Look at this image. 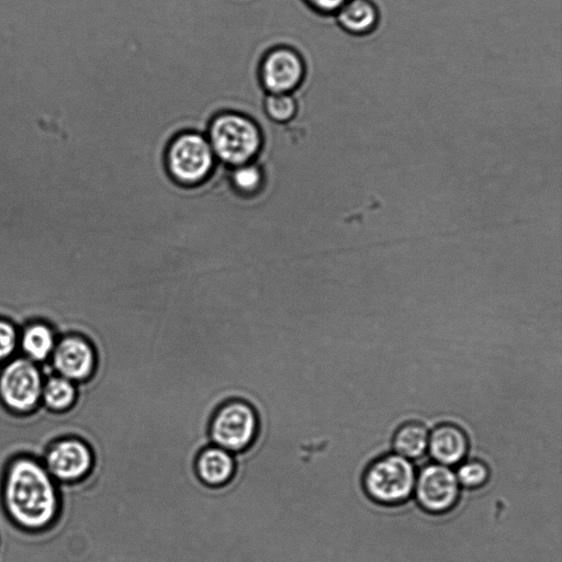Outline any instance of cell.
<instances>
[{"label":"cell","instance_id":"30bf717a","mask_svg":"<svg viewBox=\"0 0 562 562\" xmlns=\"http://www.w3.org/2000/svg\"><path fill=\"white\" fill-rule=\"evenodd\" d=\"M51 358L55 372L75 384L86 381L95 373L97 364L95 347L83 336L63 337L59 343H56Z\"/></svg>","mask_w":562,"mask_h":562},{"label":"cell","instance_id":"52a82bcc","mask_svg":"<svg viewBox=\"0 0 562 562\" xmlns=\"http://www.w3.org/2000/svg\"><path fill=\"white\" fill-rule=\"evenodd\" d=\"M306 75L301 55L288 47L268 51L260 66V80L267 94H292Z\"/></svg>","mask_w":562,"mask_h":562},{"label":"cell","instance_id":"9a60e30c","mask_svg":"<svg viewBox=\"0 0 562 562\" xmlns=\"http://www.w3.org/2000/svg\"><path fill=\"white\" fill-rule=\"evenodd\" d=\"M77 401L75 382L59 375L44 380L41 402L49 410L59 413L71 409Z\"/></svg>","mask_w":562,"mask_h":562},{"label":"cell","instance_id":"6da1fadb","mask_svg":"<svg viewBox=\"0 0 562 562\" xmlns=\"http://www.w3.org/2000/svg\"><path fill=\"white\" fill-rule=\"evenodd\" d=\"M3 501L10 520L26 531L44 530L60 512L55 480L39 460L27 456L9 463L3 481Z\"/></svg>","mask_w":562,"mask_h":562},{"label":"cell","instance_id":"3957f363","mask_svg":"<svg viewBox=\"0 0 562 562\" xmlns=\"http://www.w3.org/2000/svg\"><path fill=\"white\" fill-rule=\"evenodd\" d=\"M218 161L206 134L179 133L165 153V165L173 181L184 187H196L208 181Z\"/></svg>","mask_w":562,"mask_h":562},{"label":"cell","instance_id":"44dd1931","mask_svg":"<svg viewBox=\"0 0 562 562\" xmlns=\"http://www.w3.org/2000/svg\"><path fill=\"white\" fill-rule=\"evenodd\" d=\"M313 11L323 17H334L348 0H303Z\"/></svg>","mask_w":562,"mask_h":562},{"label":"cell","instance_id":"e0dca14e","mask_svg":"<svg viewBox=\"0 0 562 562\" xmlns=\"http://www.w3.org/2000/svg\"><path fill=\"white\" fill-rule=\"evenodd\" d=\"M230 182L236 193L252 197L261 193L266 183L264 168L260 162L230 167Z\"/></svg>","mask_w":562,"mask_h":562},{"label":"cell","instance_id":"ac0fdd59","mask_svg":"<svg viewBox=\"0 0 562 562\" xmlns=\"http://www.w3.org/2000/svg\"><path fill=\"white\" fill-rule=\"evenodd\" d=\"M263 108L266 117L275 123H287L298 112L297 100L292 94H267Z\"/></svg>","mask_w":562,"mask_h":562},{"label":"cell","instance_id":"d6986e66","mask_svg":"<svg viewBox=\"0 0 562 562\" xmlns=\"http://www.w3.org/2000/svg\"><path fill=\"white\" fill-rule=\"evenodd\" d=\"M457 479L459 485L467 488H479L485 485L489 479V470L480 462H470L458 470Z\"/></svg>","mask_w":562,"mask_h":562},{"label":"cell","instance_id":"277c9868","mask_svg":"<svg viewBox=\"0 0 562 562\" xmlns=\"http://www.w3.org/2000/svg\"><path fill=\"white\" fill-rule=\"evenodd\" d=\"M417 482L410 460L400 455H388L370 465L364 476L368 497L377 503L396 505L406 502Z\"/></svg>","mask_w":562,"mask_h":562},{"label":"cell","instance_id":"8992f818","mask_svg":"<svg viewBox=\"0 0 562 562\" xmlns=\"http://www.w3.org/2000/svg\"><path fill=\"white\" fill-rule=\"evenodd\" d=\"M258 432V418L249 403L231 401L217 411L211 420V440L229 453L249 448Z\"/></svg>","mask_w":562,"mask_h":562},{"label":"cell","instance_id":"2e32d148","mask_svg":"<svg viewBox=\"0 0 562 562\" xmlns=\"http://www.w3.org/2000/svg\"><path fill=\"white\" fill-rule=\"evenodd\" d=\"M429 432L420 423H408L400 427L393 440L397 455L417 459L424 455L429 446Z\"/></svg>","mask_w":562,"mask_h":562},{"label":"cell","instance_id":"ffe728a7","mask_svg":"<svg viewBox=\"0 0 562 562\" xmlns=\"http://www.w3.org/2000/svg\"><path fill=\"white\" fill-rule=\"evenodd\" d=\"M18 345V333L13 324L0 320V363L13 356Z\"/></svg>","mask_w":562,"mask_h":562},{"label":"cell","instance_id":"5b68a950","mask_svg":"<svg viewBox=\"0 0 562 562\" xmlns=\"http://www.w3.org/2000/svg\"><path fill=\"white\" fill-rule=\"evenodd\" d=\"M43 384L38 364L26 357L13 359L0 372V402L11 412L30 413L41 402Z\"/></svg>","mask_w":562,"mask_h":562},{"label":"cell","instance_id":"4fadbf2b","mask_svg":"<svg viewBox=\"0 0 562 562\" xmlns=\"http://www.w3.org/2000/svg\"><path fill=\"white\" fill-rule=\"evenodd\" d=\"M199 479L208 487H222L233 478L235 462L232 455L220 447H208L196 462Z\"/></svg>","mask_w":562,"mask_h":562},{"label":"cell","instance_id":"9c48e42d","mask_svg":"<svg viewBox=\"0 0 562 562\" xmlns=\"http://www.w3.org/2000/svg\"><path fill=\"white\" fill-rule=\"evenodd\" d=\"M414 490L421 507L433 514L451 511L459 498L457 476L443 465L425 467L415 482Z\"/></svg>","mask_w":562,"mask_h":562},{"label":"cell","instance_id":"ba28073f","mask_svg":"<svg viewBox=\"0 0 562 562\" xmlns=\"http://www.w3.org/2000/svg\"><path fill=\"white\" fill-rule=\"evenodd\" d=\"M43 465L54 480L76 482L91 474L94 454L84 441L63 438L50 446Z\"/></svg>","mask_w":562,"mask_h":562},{"label":"cell","instance_id":"8fae6325","mask_svg":"<svg viewBox=\"0 0 562 562\" xmlns=\"http://www.w3.org/2000/svg\"><path fill=\"white\" fill-rule=\"evenodd\" d=\"M333 19L347 35L366 37L377 30L380 10L373 0H348Z\"/></svg>","mask_w":562,"mask_h":562},{"label":"cell","instance_id":"7c38bea8","mask_svg":"<svg viewBox=\"0 0 562 562\" xmlns=\"http://www.w3.org/2000/svg\"><path fill=\"white\" fill-rule=\"evenodd\" d=\"M430 451L437 463L454 466L462 463L468 452L465 432L453 424H443L431 434Z\"/></svg>","mask_w":562,"mask_h":562},{"label":"cell","instance_id":"5bb4252c","mask_svg":"<svg viewBox=\"0 0 562 562\" xmlns=\"http://www.w3.org/2000/svg\"><path fill=\"white\" fill-rule=\"evenodd\" d=\"M20 343L26 358L36 364L47 361L56 345L52 329L42 323L30 325L22 334Z\"/></svg>","mask_w":562,"mask_h":562},{"label":"cell","instance_id":"7a4b0ae2","mask_svg":"<svg viewBox=\"0 0 562 562\" xmlns=\"http://www.w3.org/2000/svg\"><path fill=\"white\" fill-rule=\"evenodd\" d=\"M206 136L217 161L228 167L254 162L263 146L260 127L238 112H221L213 117Z\"/></svg>","mask_w":562,"mask_h":562}]
</instances>
